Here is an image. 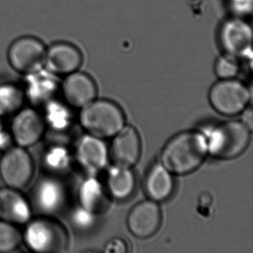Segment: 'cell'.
Returning <instances> with one entry per match:
<instances>
[{
	"label": "cell",
	"mask_w": 253,
	"mask_h": 253,
	"mask_svg": "<svg viewBox=\"0 0 253 253\" xmlns=\"http://www.w3.org/2000/svg\"><path fill=\"white\" fill-rule=\"evenodd\" d=\"M207 153V139L204 134L184 131L165 145L161 152V164L171 174H189L202 164Z\"/></svg>",
	"instance_id": "1"
},
{
	"label": "cell",
	"mask_w": 253,
	"mask_h": 253,
	"mask_svg": "<svg viewBox=\"0 0 253 253\" xmlns=\"http://www.w3.org/2000/svg\"><path fill=\"white\" fill-rule=\"evenodd\" d=\"M80 121L88 134L101 139L114 137L125 126L121 108L106 100H94L82 108Z\"/></svg>",
	"instance_id": "2"
},
{
	"label": "cell",
	"mask_w": 253,
	"mask_h": 253,
	"mask_svg": "<svg viewBox=\"0 0 253 253\" xmlns=\"http://www.w3.org/2000/svg\"><path fill=\"white\" fill-rule=\"evenodd\" d=\"M251 130L240 121H229L212 130L209 140L208 152L218 159L236 158L248 147Z\"/></svg>",
	"instance_id": "3"
},
{
	"label": "cell",
	"mask_w": 253,
	"mask_h": 253,
	"mask_svg": "<svg viewBox=\"0 0 253 253\" xmlns=\"http://www.w3.org/2000/svg\"><path fill=\"white\" fill-rule=\"evenodd\" d=\"M209 98L216 112L226 116H233L247 109L251 93L246 85L235 78L220 80L211 87Z\"/></svg>",
	"instance_id": "4"
},
{
	"label": "cell",
	"mask_w": 253,
	"mask_h": 253,
	"mask_svg": "<svg viewBox=\"0 0 253 253\" xmlns=\"http://www.w3.org/2000/svg\"><path fill=\"white\" fill-rule=\"evenodd\" d=\"M46 50L43 42L38 38L21 37L15 40L8 48V63L20 73L34 75L45 67Z\"/></svg>",
	"instance_id": "5"
},
{
	"label": "cell",
	"mask_w": 253,
	"mask_h": 253,
	"mask_svg": "<svg viewBox=\"0 0 253 253\" xmlns=\"http://www.w3.org/2000/svg\"><path fill=\"white\" fill-rule=\"evenodd\" d=\"M23 238L27 247L37 253L62 251L66 241L63 229L48 219L31 222L26 227Z\"/></svg>",
	"instance_id": "6"
},
{
	"label": "cell",
	"mask_w": 253,
	"mask_h": 253,
	"mask_svg": "<svg viewBox=\"0 0 253 253\" xmlns=\"http://www.w3.org/2000/svg\"><path fill=\"white\" fill-rule=\"evenodd\" d=\"M219 42L225 54L241 60L252 57L253 33L250 25L240 17L229 19L220 26Z\"/></svg>",
	"instance_id": "7"
},
{
	"label": "cell",
	"mask_w": 253,
	"mask_h": 253,
	"mask_svg": "<svg viewBox=\"0 0 253 253\" xmlns=\"http://www.w3.org/2000/svg\"><path fill=\"white\" fill-rule=\"evenodd\" d=\"M34 173L33 163L24 148H11L0 161V175L10 188L20 189L29 184Z\"/></svg>",
	"instance_id": "8"
},
{
	"label": "cell",
	"mask_w": 253,
	"mask_h": 253,
	"mask_svg": "<svg viewBox=\"0 0 253 253\" xmlns=\"http://www.w3.org/2000/svg\"><path fill=\"white\" fill-rule=\"evenodd\" d=\"M161 223V211L157 202L145 201L137 204L130 211L127 224L130 232L140 238L153 235Z\"/></svg>",
	"instance_id": "9"
},
{
	"label": "cell",
	"mask_w": 253,
	"mask_h": 253,
	"mask_svg": "<svg viewBox=\"0 0 253 253\" xmlns=\"http://www.w3.org/2000/svg\"><path fill=\"white\" fill-rule=\"evenodd\" d=\"M45 124V120L36 111L23 109L17 114L11 126L14 141L23 148L36 144L43 135Z\"/></svg>",
	"instance_id": "10"
},
{
	"label": "cell",
	"mask_w": 253,
	"mask_h": 253,
	"mask_svg": "<svg viewBox=\"0 0 253 253\" xmlns=\"http://www.w3.org/2000/svg\"><path fill=\"white\" fill-rule=\"evenodd\" d=\"M83 56L75 45L69 42H57L47 48L45 68L51 73L66 75L78 71Z\"/></svg>",
	"instance_id": "11"
},
{
	"label": "cell",
	"mask_w": 253,
	"mask_h": 253,
	"mask_svg": "<svg viewBox=\"0 0 253 253\" xmlns=\"http://www.w3.org/2000/svg\"><path fill=\"white\" fill-rule=\"evenodd\" d=\"M111 157L115 165L131 168L138 161L141 150L140 137L132 126H124L114 136Z\"/></svg>",
	"instance_id": "12"
},
{
	"label": "cell",
	"mask_w": 253,
	"mask_h": 253,
	"mask_svg": "<svg viewBox=\"0 0 253 253\" xmlns=\"http://www.w3.org/2000/svg\"><path fill=\"white\" fill-rule=\"evenodd\" d=\"M62 89L66 102L76 108L85 107L97 97V85L94 80L78 71L66 75Z\"/></svg>",
	"instance_id": "13"
},
{
	"label": "cell",
	"mask_w": 253,
	"mask_h": 253,
	"mask_svg": "<svg viewBox=\"0 0 253 253\" xmlns=\"http://www.w3.org/2000/svg\"><path fill=\"white\" fill-rule=\"evenodd\" d=\"M76 155L83 169L92 174L105 168L109 154L107 147L101 138L88 134L80 140Z\"/></svg>",
	"instance_id": "14"
},
{
	"label": "cell",
	"mask_w": 253,
	"mask_h": 253,
	"mask_svg": "<svg viewBox=\"0 0 253 253\" xmlns=\"http://www.w3.org/2000/svg\"><path fill=\"white\" fill-rule=\"evenodd\" d=\"M31 216L30 205L17 189H0V220L12 224H23L30 220Z\"/></svg>",
	"instance_id": "15"
},
{
	"label": "cell",
	"mask_w": 253,
	"mask_h": 253,
	"mask_svg": "<svg viewBox=\"0 0 253 253\" xmlns=\"http://www.w3.org/2000/svg\"><path fill=\"white\" fill-rule=\"evenodd\" d=\"M174 187L171 173L162 164H155L148 171L145 180V190L152 201L155 202L166 201L171 196Z\"/></svg>",
	"instance_id": "16"
},
{
	"label": "cell",
	"mask_w": 253,
	"mask_h": 253,
	"mask_svg": "<svg viewBox=\"0 0 253 253\" xmlns=\"http://www.w3.org/2000/svg\"><path fill=\"white\" fill-rule=\"evenodd\" d=\"M64 200L63 186L54 179H43L35 189V204L42 212L48 214L56 212L61 208Z\"/></svg>",
	"instance_id": "17"
},
{
	"label": "cell",
	"mask_w": 253,
	"mask_h": 253,
	"mask_svg": "<svg viewBox=\"0 0 253 253\" xmlns=\"http://www.w3.org/2000/svg\"><path fill=\"white\" fill-rule=\"evenodd\" d=\"M79 200L81 207L95 214L103 212L109 201L103 185L97 179L89 177L81 186Z\"/></svg>",
	"instance_id": "18"
},
{
	"label": "cell",
	"mask_w": 253,
	"mask_h": 253,
	"mask_svg": "<svg viewBox=\"0 0 253 253\" xmlns=\"http://www.w3.org/2000/svg\"><path fill=\"white\" fill-rule=\"evenodd\" d=\"M106 186L109 193L115 199H126L135 187L134 174L130 168L115 165L108 171Z\"/></svg>",
	"instance_id": "19"
},
{
	"label": "cell",
	"mask_w": 253,
	"mask_h": 253,
	"mask_svg": "<svg viewBox=\"0 0 253 253\" xmlns=\"http://www.w3.org/2000/svg\"><path fill=\"white\" fill-rule=\"evenodd\" d=\"M24 100L23 91L13 85H0V117L14 113L21 107Z\"/></svg>",
	"instance_id": "20"
},
{
	"label": "cell",
	"mask_w": 253,
	"mask_h": 253,
	"mask_svg": "<svg viewBox=\"0 0 253 253\" xmlns=\"http://www.w3.org/2000/svg\"><path fill=\"white\" fill-rule=\"evenodd\" d=\"M45 121L53 129L63 131L70 125V112L60 103L48 102L45 111Z\"/></svg>",
	"instance_id": "21"
},
{
	"label": "cell",
	"mask_w": 253,
	"mask_h": 253,
	"mask_svg": "<svg viewBox=\"0 0 253 253\" xmlns=\"http://www.w3.org/2000/svg\"><path fill=\"white\" fill-rule=\"evenodd\" d=\"M21 241V235L14 224L0 220V253L14 251Z\"/></svg>",
	"instance_id": "22"
},
{
	"label": "cell",
	"mask_w": 253,
	"mask_h": 253,
	"mask_svg": "<svg viewBox=\"0 0 253 253\" xmlns=\"http://www.w3.org/2000/svg\"><path fill=\"white\" fill-rule=\"evenodd\" d=\"M39 81L30 84L28 95L33 103H48L55 91V84L51 80L40 79Z\"/></svg>",
	"instance_id": "23"
},
{
	"label": "cell",
	"mask_w": 253,
	"mask_h": 253,
	"mask_svg": "<svg viewBox=\"0 0 253 253\" xmlns=\"http://www.w3.org/2000/svg\"><path fill=\"white\" fill-rule=\"evenodd\" d=\"M44 162L47 168L51 171H61L66 169L70 164L69 151L63 146L51 147L45 154Z\"/></svg>",
	"instance_id": "24"
},
{
	"label": "cell",
	"mask_w": 253,
	"mask_h": 253,
	"mask_svg": "<svg viewBox=\"0 0 253 253\" xmlns=\"http://www.w3.org/2000/svg\"><path fill=\"white\" fill-rule=\"evenodd\" d=\"M240 70V59L227 54L219 57L214 66V72L220 80L234 79Z\"/></svg>",
	"instance_id": "25"
},
{
	"label": "cell",
	"mask_w": 253,
	"mask_h": 253,
	"mask_svg": "<svg viewBox=\"0 0 253 253\" xmlns=\"http://www.w3.org/2000/svg\"><path fill=\"white\" fill-rule=\"evenodd\" d=\"M72 220L73 224L79 229H88L94 223V214L81 207L72 212Z\"/></svg>",
	"instance_id": "26"
},
{
	"label": "cell",
	"mask_w": 253,
	"mask_h": 253,
	"mask_svg": "<svg viewBox=\"0 0 253 253\" xmlns=\"http://www.w3.org/2000/svg\"><path fill=\"white\" fill-rule=\"evenodd\" d=\"M229 8L236 15H248L253 9V0H228Z\"/></svg>",
	"instance_id": "27"
},
{
	"label": "cell",
	"mask_w": 253,
	"mask_h": 253,
	"mask_svg": "<svg viewBox=\"0 0 253 253\" xmlns=\"http://www.w3.org/2000/svg\"><path fill=\"white\" fill-rule=\"evenodd\" d=\"M106 253H125L127 252V246L125 241L121 238H114L106 244Z\"/></svg>",
	"instance_id": "28"
},
{
	"label": "cell",
	"mask_w": 253,
	"mask_h": 253,
	"mask_svg": "<svg viewBox=\"0 0 253 253\" xmlns=\"http://www.w3.org/2000/svg\"><path fill=\"white\" fill-rule=\"evenodd\" d=\"M241 122L247 126L250 130L253 129V115L251 109H244L242 112L241 116Z\"/></svg>",
	"instance_id": "29"
},
{
	"label": "cell",
	"mask_w": 253,
	"mask_h": 253,
	"mask_svg": "<svg viewBox=\"0 0 253 253\" xmlns=\"http://www.w3.org/2000/svg\"><path fill=\"white\" fill-rule=\"evenodd\" d=\"M6 143V135L4 134L3 131L0 127V146H5Z\"/></svg>",
	"instance_id": "30"
}]
</instances>
